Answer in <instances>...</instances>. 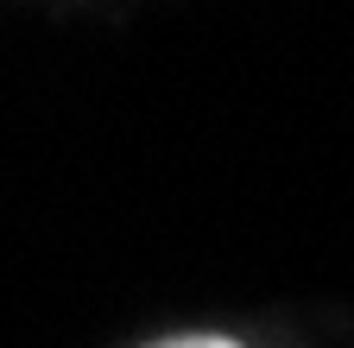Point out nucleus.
<instances>
[{"mask_svg": "<svg viewBox=\"0 0 354 348\" xmlns=\"http://www.w3.org/2000/svg\"><path fill=\"white\" fill-rule=\"evenodd\" d=\"M171 348H234V342H221V336H196V342H171Z\"/></svg>", "mask_w": 354, "mask_h": 348, "instance_id": "f257e3e1", "label": "nucleus"}]
</instances>
